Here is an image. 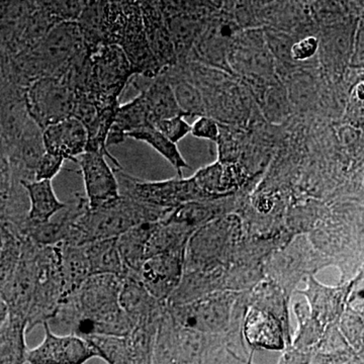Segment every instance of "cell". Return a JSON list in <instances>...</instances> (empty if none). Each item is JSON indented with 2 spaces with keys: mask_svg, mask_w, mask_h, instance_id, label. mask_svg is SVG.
Masks as SVG:
<instances>
[{
  "mask_svg": "<svg viewBox=\"0 0 364 364\" xmlns=\"http://www.w3.org/2000/svg\"><path fill=\"white\" fill-rule=\"evenodd\" d=\"M152 79L150 85L142 90L149 112L151 124L154 126L157 122L169 117H186L177 105L173 90L164 72L162 71L156 77Z\"/></svg>",
  "mask_w": 364,
  "mask_h": 364,
  "instance_id": "ffe728a7",
  "label": "cell"
},
{
  "mask_svg": "<svg viewBox=\"0 0 364 364\" xmlns=\"http://www.w3.org/2000/svg\"><path fill=\"white\" fill-rule=\"evenodd\" d=\"M203 364H252V355L239 353L223 344L208 352Z\"/></svg>",
  "mask_w": 364,
  "mask_h": 364,
  "instance_id": "1f68e13d",
  "label": "cell"
},
{
  "mask_svg": "<svg viewBox=\"0 0 364 364\" xmlns=\"http://www.w3.org/2000/svg\"><path fill=\"white\" fill-rule=\"evenodd\" d=\"M151 124L149 112L142 91L138 97L117 107L114 123L107 139V147L123 143L130 132L145 128Z\"/></svg>",
  "mask_w": 364,
  "mask_h": 364,
  "instance_id": "ac0fdd59",
  "label": "cell"
},
{
  "mask_svg": "<svg viewBox=\"0 0 364 364\" xmlns=\"http://www.w3.org/2000/svg\"><path fill=\"white\" fill-rule=\"evenodd\" d=\"M337 364H363V356L356 355L354 356L353 358H351L350 360Z\"/></svg>",
  "mask_w": 364,
  "mask_h": 364,
  "instance_id": "f35d334b",
  "label": "cell"
},
{
  "mask_svg": "<svg viewBox=\"0 0 364 364\" xmlns=\"http://www.w3.org/2000/svg\"><path fill=\"white\" fill-rule=\"evenodd\" d=\"M191 133L196 138L205 139V140L218 142L221 136L219 124L212 117L205 116L200 117V119L191 126Z\"/></svg>",
  "mask_w": 364,
  "mask_h": 364,
  "instance_id": "836d02e7",
  "label": "cell"
},
{
  "mask_svg": "<svg viewBox=\"0 0 364 364\" xmlns=\"http://www.w3.org/2000/svg\"><path fill=\"white\" fill-rule=\"evenodd\" d=\"M279 364H282V360L279 361Z\"/></svg>",
  "mask_w": 364,
  "mask_h": 364,
  "instance_id": "60d3db41",
  "label": "cell"
},
{
  "mask_svg": "<svg viewBox=\"0 0 364 364\" xmlns=\"http://www.w3.org/2000/svg\"><path fill=\"white\" fill-rule=\"evenodd\" d=\"M28 200L26 220L33 223H47L66 207L55 193L52 181H33L21 183Z\"/></svg>",
  "mask_w": 364,
  "mask_h": 364,
  "instance_id": "d6986e66",
  "label": "cell"
},
{
  "mask_svg": "<svg viewBox=\"0 0 364 364\" xmlns=\"http://www.w3.org/2000/svg\"><path fill=\"white\" fill-rule=\"evenodd\" d=\"M26 318L9 314L0 326V364L26 363Z\"/></svg>",
  "mask_w": 364,
  "mask_h": 364,
  "instance_id": "44dd1931",
  "label": "cell"
},
{
  "mask_svg": "<svg viewBox=\"0 0 364 364\" xmlns=\"http://www.w3.org/2000/svg\"><path fill=\"white\" fill-rule=\"evenodd\" d=\"M200 25L191 16H178L168 20V33L177 63L182 64L191 54L200 33Z\"/></svg>",
  "mask_w": 364,
  "mask_h": 364,
  "instance_id": "4316f807",
  "label": "cell"
},
{
  "mask_svg": "<svg viewBox=\"0 0 364 364\" xmlns=\"http://www.w3.org/2000/svg\"><path fill=\"white\" fill-rule=\"evenodd\" d=\"M308 299L312 310L311 317L322 326L324 329L334 324L343 313L345 298L347 293L345 289H331L318 284L312 279L309 282L308 289L304 293Z\"/></svg>",
  "mask_w": 364,
  "mask_h": 364,
  "instance_id": "e0dca14e",
  "label": "cell"
},
{
  "mask_svg": "<svg viewBox=\"0 0 364 364\" xmlns=\"http://www.w3.org/2000/svg\"><path fill=\"white\" fill-rule=\"evenodd\" d=\"M63 298L58 248L57 245H39L36 255L35 287L28 314L26 333L33 331L37 326L50 322L56 315Z\"/></svg>",
  "mask_w": 364,
  "mask_h": 364,
  "instance_id": "3957f363",
  "label": "cell"
},
{
  "mask_svg": "<svg viewBox=\"0 0 364 364\" xmlns=\"http://www.w3.org/2000/svg\"><path fill=\"white\" fill-rule=\"evenodd\" d=\"M26 112L41 131L71 117L74 90L63 77H43L23 91Z\"/></svg>",
  "mask_w": 364,
  "mask_h": 364,
  "instance_id": "8992f818",
  "label": "cell"
},
{
  "mask_svg": "<svg viewBox=\"0 0 364 364\" xmlns=\"http://www.w3.org/2000/svg\"><path fill=\"white\" fill-rule=\"evenodd\" d=\"M1 223L4 241L0 251V293L13 279L21 253V236L18 230L11 223Z\"/></svg>",
  "mask_w": 364,
  "mask_h": 364,
  "instance_id": "484cf974",
  "label": "cell"
},
{
  "mask_svg": "<svg viewBox=\"0 0 364 364\" xmlns=\"http://www.w3.org/2000/svg\"><path fill=\"white\" fill-rule=\"evenodd\" d=\"M235 301L236 294L225 291L182 305L165 306L178 327L203 334L226 336L234 324V314L231 309Z\"/></svg>",
  "mask_w": 364,
  "mask_h": 364,
  "instance_id": "5b68a950",
  "label": "cell"
},
{
  "mask_svg": "<svg viewBox=\"0 0 364 364\" xmlns=\"http://www.w3.org/2000/svg\"><path fill=\"white\" fill-rule=\"evenodd\" d=\"M317 49L318 40L314 37H308L291 46V55L294 60L303 61V60L311 58Z\"/></svg>",
  "mask_w": 364,
  "mask_h": 364,
  "instance_id": "e575fe53",
  "label": "cell"
},
{
  "mask_svg": "<svg viewBox=\"0 0 364 364\" xmlns=\"http://www.w3.org/2000/svg\"><path fill=\"white\" fill-rule=\"evenodd\" d=\"M183 116L169 117L161 119L154 124L160 133L169 139L171 142L178 143L184 136H188L191 131V126L184 119Z\"/></svg>",
  "mask_w": 364,
  "mask_h": 364,
  "instance_id": "4dcf8cb0",
  "label": "cell"
},
{
  "mask_svg": "<svg viewBox=\"0 0 364 364\" xmlns=\"http://www.w3.org/2000/svg\"><path fill=\"white\" fill-rule=\"evenodd\" d=\"M155 223H144L131 228L117 238V250L123 264L121 277H131L141 279V269L146 260V250Z\"/></svg>",
  "mask_w": 364,
  "mask_h": 364,
  "instance_id": "2e32d148",
  "label": "cell"
},
{
  "mask_svg": "<svg viewBox=\"0 0 364 364\" xmlns=\"http://www.w3.org/2000/svg\"><path fill=\"white\" fill-rule=\"evenodd\" d=\"M340 332L351 347L352 350L358 355L363 356V316L354 311L343 314L340 324Z\"/></svg>",
  "mask_w": 364,
  "mask_h": 364,
  "instance_id": "f1b7e54d",
  "label": "cell"
},
{
  "mask_svg": "<svg viewBox=\"0 0 364 364\" xmlns=\"http://www.w3.org/2000/svg\"><path fill=\"white\" fill-rule=\"evenodd\" d=\"M119 183V196L164 210H172L182 203L212 200L196 186L193 177L164 181H142L114 168Z\"/></svg>",
  "mask_w": 364,
  "mask_h": 364,
  "instance_id": "277c9868",
  "label": "cell"
},
{
  "mask_svg": "<svg viewBox=\"0 0 364 364\" xmlns=\"http://www.w3.org/2000/svg\"><path fill=\"white\" fill-rule=\"evenodd\" d=\"M90 208L102 207L119 198V183L114 168L100 151H85L77 157Z\"/></svg>",
  "mask_w": 364,
  "mask_h": 364,
  "instance_id": "9c48e42d",
  "label": "cell"
},
{
  "mask_svg": "<svg viewBox=\"0 0 364 364\" xmlns=\"http://www.w3.org/2000/svg\"><path fill=\"white\" fill-rule=\"evenodd\" d=\"M119 305L133 327L148 322L162 313L165 303H160L151 296L141 279L122 277Z\"/></svg>",
  "mask_w": 364,
  "mask_h": 364,
  "instance_id": "5bb4252c",
  "label": "cell"
},
{
  "mask_svg": "<svg viewBox=\"0 0 364 364\" xmlns=\"http://www.w3.org/2000/svg\"><path fill=\"white\" fill-rule=\"evenodd\" d=\"M193 179L210 200H218L238 188L244 182V176L234 162L220 160L198 170Z\"/></svg>",
  "mask_w": 364,
  "mask_h": 364,
  "instance_id": "9a60e30c",
  "label": "cell"
},
{
  "mask_svg": "<svg viewBox=\"0 0 364 364\" xmlns=\"http://www.w3.org/2000/svg\"><path fill=\"white\" fill-rule=\"evenodd\" d=\"M65 159L59 155L45 152L35 172V181H52L59 173Z\"/></svg>",
  "mask_w": 364,
  "mask_h": 364,
  "instance_id": "d6a6232c",
  "label": "cell"
},
{
  "mask_svg": "<svg viewBox=\"0 0 364 364\" xmlns=\"http://www.w3.org/2000/svg\"><path fill=\"white\" fill-rule=\"evenodd\" d=\"M107 4H116V6H131L135 4L136 0H104Z\"/></svg>",
  "mask_w": 364,
  "mask_h": 364,
  "instance_id": "8d00e7d4",
  "label": "cell"
},
{
  "mask_svg": "<svg viewBox=\"0 0 364 364\" xmlns=\"http://www.w3.org/2000/svg\"><path fill=\"white\" fill-rule=\"evenodd\" d=\"M44 327V340L35 348L28 349V364H85L97 358V352L87 340L73 334H57L48 323Z\"/></svg>",
  "mask_w": 364,
  "mask_h": 364,
  "instance_id": "52a82bcc",
  "label": "cell"
},
{
  "mask_svg": "<svg viewBox=\"0 0 364 364\" xmlns=\"http://www.w3.org/2000/svg\"><path fill=\"white\" fill-rule=\"evenodd\" d=\"M242 335L251 351H284L293 338L279 318L262 309L251 306L242 322Z\"/></svg>",
  "mask_w": 364,
  "mask_h": 364,
  "instance_id": "8fae6325",
  "label": "cell"
},
{
  "mask_svg": "<svg viewBox=\"0 0 364 364\" xmlns=\"http://www.w3.org/2000/svg\"><path fill=\"white\" fill-rule=\"evenodd\" d=\"M117 238L91 241L82 245L90 265V275L122 277L123 264L117 250Z\"/></svg>",
  "mask_w": 364,
  "mask_h": 364,
  "instance_id": "603a6c76",
  "label": "cell"
},
{
  "mask_svg": "<svg viewBox=\"0 0 364 364\" xmlns=\"http://www.w3.org/2000/svg\"><path fill=\"white\" fill-rule=\"evenodd\" d=\"M237 30L238 28L233 21L224 18H215L205 32L200 33L193 45L198 58L225 68Z\"/></svg>",
  "mask_w": 364,
  "mask_h": 364,
  "instance_id": "4fadbf2b",
  "label": "cell"
},
{
  "mask_svg": "<svg viewBox=\"0 0 364 364\" xmlns=\"http://www.w3.org/2000/svg\"><path fill=\"white\" fill-rule=\"evenodd\" d=\"M50 16L59 21H76L90 0H40Z\"/></svg>",
  "mask_w": 364,
  "mask_h": 364,
  "instance_id": "f546056e",
  "label": "cell"
},
{
  "mask_svg": "<svg viewBox=\"0 0 364 364\" xmlns=\"http://www.w3.org/2000/svg\"><path fill=\"white\" fill-rule=\"evenodd\" d=\"M254 296H255L254 306L273 314L275 317L279 318L287 331L291 333L286 299H284V296L280 291H277V287L272 284H262L256 289Z\"/></svg>",
  "mask_w": 364,
  "mask_h": 364,
  "instance_id": "83f0119b",
  "label": "cell"
},
{
  "mask_svg": "<svg viewBox=\"0 0 364 364\" xmlns=\"http://www.w3.org/2000/svg\"><path fill=\"white\" fill-rule=\"evenodd\" d=\"M38 244L21 236L20 262L9 286L0 293L6 304L9 315L26 318L32 304L35 287L36 255Z\"/></svg>",
  "mask_w": 364,
  "mask_h": 364,
  "instance_id": "30bf717a",
  "label": "cell"
},
{
  "mask_svg": "<svg viewBox=\"0 0 364 364\" xmlns=\"http://www.w3.org/2000/svg\"><path fill=\"white\" fill-rule=\"evenodd\" d=\"M60 269L63 280L64 296L73 293L90 277V265L82 245L59 243Z\"/></svg>",
  "mask_w": 364,
  "mask_h": 364,
  "instance_id": "7402d4cb",
  "label": "cell"
},
{
  "mask_svg": "<svg viewBox=\"0 0 364 364\" xmlns=\"http://www.w3.org/2000/svg\"><path fill=\"white\" fill-rule=\"evenodd\" d=\"M126 138L135 139L136 141L147 143L176 169L177 174L181 177H182V170L189 168V165L177 148V144L171 142L154 126H147L145 128L130 132L127 134Z\"/></svg>",
  "mask_w": 364,
  "mask_h": 364,
  "instance_id": "d4e9b609",
  "label": "cell"
},
{
  "mask_svg": "<svg viewBox=\"0 0 364 364\" xmlns=\"http://www.w3.org/2000/svg\"><path fill=\"white\" fill-rule=\"evenodd\" d=\"M42 139L46 152L76 162L85 152L88 135L85 124L76 117H69L44 129Z\"/></svg>",
  "mask_w": 364,
  "mask_h": 364,
  "instance_id": "7c38bea8",
  "label": "cell"
},
{
  "mask_svg": "<svg viewBox=\"0 0 364 364\" xmlns=\"http://www.w3.org/2000/svg\"><path fill=\"white\" fill-rule=\"evenodd\" d=\"M173 90L177 105L186 117L205 116V102L200 90L174 70L173 66L163 70Z\"/></svg>",
  "mask_w": 364,
  "mask_h": 364,
  "instance_id": "cb8c5ba5",
  "label": "cell"
},
{
  "mask_svg": "<svg viewBox=\"0 0 364 364\" xmlns=\"http://www.w3.org/2000/svg\"><path fill=\"white\" fill-rule=\"evenodd\" d=\"M7 316H9V309H7L4 299L0 296V326L6 320Z\"/></svg>",
  "mask_w": 364,
  "mask_h": 364,
  "instance_id": "d590c367",
  "label": "cell"
},
{
  "mask_svg": "<svg viewBox=\"0 0 364 364\" xmlns=\"http://www.w3.org/2000/svg\"><path fill=\"white\" fill-rule=\"evenodd\" d=\"M6 221V202H0V222Z\"/></svg>",
  "mask_w": 364,
  "mask_h": 364,
  "instance_id": "74e56055",
  "label": "cell"
},
{
  "mask_svg": "<svg viewBox=\"0 0 364 364\" xmlns=\"http://www.w3.org/2000/svg\"><path fill=\"white\" fill-rule=\"evenodd\" d=\"M168 213L169 210L119 196L117 200L102 207L88 208L74 225L65 243L85 245L91 241L117 238L136 225L159 221Z\"/></svg>",
  "mask_w": 364,
  "mask_h": 364,
  "instance_id": "7a4b0ae2",
  "label": "cell"
},
{
  "mask_svg": "<svg viewBox=\"0 0 364 364\" xmlns=\"http://www.w3.org/2000/svg\"><path fill=\"white\" fill-rule=\"evenodd\" d=\"M186 248L151 256L141 269V282L153 298L165 303L179 286L184 272Z\"/></svg>",
  "mask_w": 364,
  "mask_h": 364,
  "instance_id": "ba28073f",
  "label": "cell"
},
{
  "mask_svg": "<svg viewBox=\"0 0 364 364\" xmlns=\"http://www.w3.org/2000/svg\"><path fill=\"white\" fill-rule=\"evenodd\" d=\"M122 277L91 275L78 289L62 299L56 315L48 325L65 334L126 336L133 325L119 305Z\"/></svg>",
  "mask_w": 364,
  "mask_h": 364,
  "instance_id": "6da1fadb",
  "label": "cell"
},
{
  "mask_svg": "<svg viewBox=\"0 0 364 364\" xmlns=\"http://www.w3.org/2000/svg\"><path fill=\"white\" fill-rule=\"evenodd\" d=\"M4 230H2V223L0 222V251L4 247Z\"/></svg>",
  "mask_w": 364,
  "mask_h": 364,
  "instance_id": "ab89813d",
  "label": "cell"
}]
</instances>
